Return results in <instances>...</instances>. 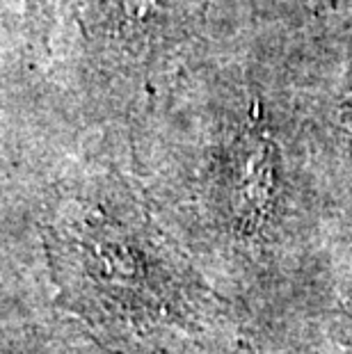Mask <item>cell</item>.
<instances>
[{"label":"cell","instance_id":"obj_1","mask_svg":"<svg viewBox=\"0 0 352 354\" xmlns=\"http://www.w3.org/2000/svg\"><path fill=\"white\" fill-rule=\"evenodd\" d=\"M275 187V147L261 140L247 153L236 194V217L245 233H252L266 220Z\"/></svg>","mask_w":352,"mask_h":354},{"label":"cell","instance_id":"obj_2","mask_svg":"<svg viewBox=\"0 0 352 354\" xmlns=\"http://www.w3.org/2000/svg\"><path fill=\"white\" fill-rule=\"evenodd\" d=\"M156 7H158V0H124V17L129 24L142 26L151 19Z\"/></svg>","mask_w":352,"mask_h":354}]
</instances>
